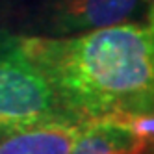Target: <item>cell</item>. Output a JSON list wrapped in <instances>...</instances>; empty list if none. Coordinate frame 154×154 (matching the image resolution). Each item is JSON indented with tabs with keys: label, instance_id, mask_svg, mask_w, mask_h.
<instances>
[{
	"label": "cell",
	"instance_id": "6da1fadb",
	"mask_svg": "<svg viewBox=\"0 0 154 154\" xmlns=\"http://www.w3.org/2000/svg\"><path fill=\"white\" fill-rule=\"evenodd\" d=\"M72 119L152 109V23L132 20L78 35H20Z\"/></svg>",
	"mask_w": 154,
	"mask_h": 154
},
{
	"label": "cell",
	"instance_id": "7a4b0ae2",
	"mask_svg": "<svg viewBox=\"0 0 154 154\" xmlns=\"http://www.w3.org/2000/svg\"><path fill=\"white\" fill-rule=\"evenodd\" d=\"M63 119L72 117L23 47L20 35L0 32V134Z\"/></svg>",
	"mask_w": 154,
	"mask_h": 154
},
{
	"label": "cell",
	"instance_id": "3957f363",
	"mask_svg": "<svg viewBox=\"0 0 154 154\" xmlns=\"http://www.w3.org/2000/svg\"><path fill=\"white\" fill-rule=\"evenodd\" d=\"M150 0H45V24L54 37L132 23Z\"/></svg>",
	"mask_w": 154,
	"mask_h": 154
},
{
	"label": "cell",
	"instance_id": "277c9868",
	"mask_svg": "<svg viewBox=\"0 0 154 154\" xmlns=\"http://www.w3.org/2000/svg\"><path fill=\"white\" fill-rule=\"evenodd\" d=\"M87 121L37 123L0 134V154H71Z\"/></svg>",
	"mask_w": 154,
	"mask_h": 154
},
{
	"label": "cell",
	"instance_id": "5b68a950",
	"mask_svg": "<svg viewBox=\"0 0 154 154\" xmlns=\"http://www.w3.org/2000/svg\"><path fill=\"white\" fill-rule=\"evenodd\" d=\"M150 143L134 137L112 117L89 119L71 154H145Z\"/></svg>",
	"mask_w": 154,
	"mask_h": 154
}]
</instances>
